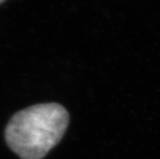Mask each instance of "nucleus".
I'll list each match as a JSON object with an SVG mask.
<instances>
[{"label":"nucleus","instance_id":"1","mask_svg":"<svg viewBox=\"0 0 160 159\" xmlns=\"http://www.w3.org/2000/svg\"><path fill=\"white\" fill-rule=\"evenodd\" d=\"M68 123V112L59 104L32 106L11 118L5 139L21 159H42L61 141Z\"/></svg>","mask_w":160,"mask_h":159},{"label":"nucleus","instance_id":"2","mask_svg":"<svg viewBox=\"0 0 160 159\" xmlns=\"http://www.w3.org/2000/svg\"><path fill=\"white\" fill-rule=\"evenodd\" d=\"M6 1V0H0V4H2L3 2H5Z\"/></svg>","mask_w":160,"mask_h":159}]
</instances>
